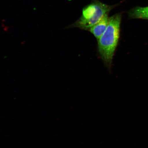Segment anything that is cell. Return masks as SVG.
Returning a JSON list of instances; mask_svg holds the SVG:
<instances>
[{"mask_svg": "<svg viewBox=\"0 0 148 148\" xmlns=\"http://www.w3.org/2000/svg\"><path fill=\"white\" fill-rule=\"evenodd\" d=\"M122 14H114L109 18L106 30L98 41V51L102 60L109 69L119 42Z\"/></svg>", "mask_w": 148, "mask_h": 148, "instance_id": "obj_1", "label": "cell"}, {"mask_svg": "<svg viewBox=\"0 0 148 148\" xmlns=\"http://www.w3.org/2000/svg\"><path fill=\"white\" fill-rule=\"evenodd\" d=\"M128 14L130 18L148 20V6L135 7L129 11Z\"/></svg>", "mask_w": 148, "mask_h": 148, "instance_id": "obj_4", "label": "cell"}, {"mask_svg": "<svg viewBox=\"0 0 148 148\" xmlns=\"http://www.w3.org/2000/svg\"><path fill=\"white\" fill-rule=\"evenodd\" d=\"M109 20L108 14H107L100 21L88 29V31L93 35L97 40L99 39L106 30L108 25Z\"/></svg>", "mask_w": 148, "mask_h": 148, "instance_id": "obj_3", "label": "cell"}, {"mask_svg": "<svg viewBox=\"0 0 148 148\" xmlns=\"http://www.w3.org/2000/svg\"><path fill=\"white\" fill-rule=\"evenodd\" d=\"M115 5H107L98 0H92L91 3L83 8L81 17L69 27L88 31L105 15L108 14Z\"/></svg>", "mask_w": 148, "mask_h": 148, "instance_id": "obj_2", "label": "cell"}]
</instances>
